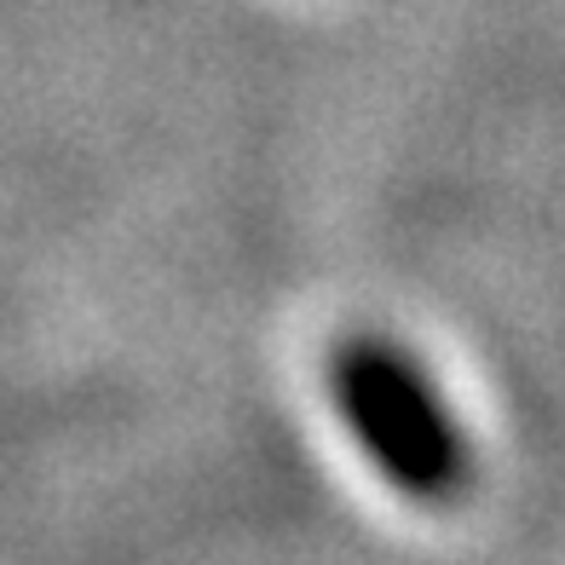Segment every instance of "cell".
<instances>
[{
	"instance_id": "cell-1",
	"label": "cell",
	"mask_w": 565,
	"mask_h": 565,
	"mask_svg": "<svg viewBox=\"0 0 565 565\" xmlns=\"http://www.w3.org/2000/svg\"><path fill=\"white\" fill-rule=\"evenodd\" d=\"M335 387L352 433L364 450L381 461L398 491L416 497H445L461 479V439L445 416L439 393L427 387V375L409 364L404 352L381 341H358L341 352Z\"/></svg>"
}]
</instances>
